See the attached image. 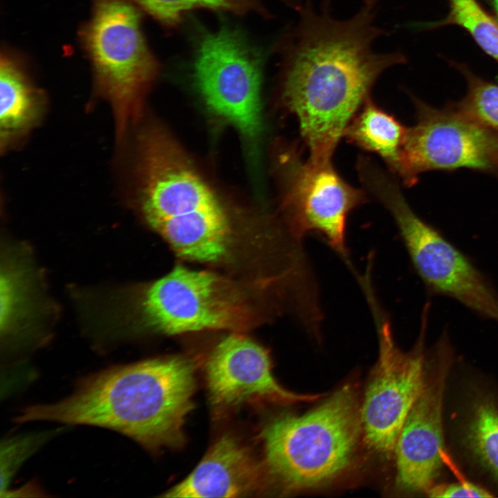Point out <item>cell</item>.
<instances>
[{
    "label": "cell",
    "instance_id": "obj_21",
    "mask_svg": "<svg viewBox=\"0 0 498 498\" xmlns=\"http://www.w3.org/2000/svg\"><path fill=\"white\" fill-rule=\"evenodd\" d=\"M24 270L6 267L1 275V328L8 332L25 317L29 310V297Z\"/></svg>",
    "mask_w": 498,
    "mask_h": 498
},
{
    "label": "cell",
    "instance_id": "obj_13",
    "mask_svg": "<svg viewBox=\"0 0 498 498\" xmlns=\"http://www.w3.org/2000/svg\"><path fill=\"white\" fill-rule=\"evenodd\" d=\"M210 402L227 409L255 400L295 403L317 400L319 395L290 391L275 378L269 353L250 338L230 333L212 349L205 364Z\"/></svg>",
    "mask_w": 498,
    "mask_h": 498
},
{
    "label": "cell",
    "instance_id": "obj_16",
    "mask_svg": "<svg viewBox=\"0 0 498 498\" xmlns=\"http://www.w3.org/2000/svg\"><path fill=\"white\" fill-rule=\"evenodd\" d=\"M407 131V127L369 98L350 122L344 136L359 147L376 154L398 176Z\"/></svg>",
    "mask_w": 498,
    "mask_h": 498
},
{
    "label": "cell",
    "instance_id": "obj_5",
    "mask_svg": "<svg viewBox=\"0 0 498 498\" xmlns=\"http://www.w3.org/2000/svg\"><path fill=\"white\" fill-rule=\"evenodd\" d=\"M112 305L110 324L165 335L237 331L248 326L252 318L250 306L233 282L183 266L122 293Z\"/></svg>",
    "mask_w": 498,
    "mask_h": 498
},
{
    "label": "cell",
    "instance_id": "obj_10",
    "mask_svg": "<svg viewBox=\"0 0 498 498\" xmlns=\"http://www.w3.org/2000/svg\"><path fill=\"white\" fill-rule=\"evenodd\" d=\"M285 155L283 206L290 231L299 239L311 232L320 235L352 268L347 221L367 201L365 193L346 182L331 162L304 160L293 148Z\"/></svg>",
    "mask_w": 498,
    "mask_h": 498
},
{
    "label": "cell",
    "instance_id": "obj_20",
    "mask_svg": "<svg viewBox=\"0 0 498 498\" xmlns=\"http://www.w3.org/2000/svg\"><path fill=\"white\" fill-rule=\"evenodd\" d=\"M468 82L465 97L453 109L466 119L498 133V85L463 69Z\"/></svg>",
    "mask_w": 498,
    "mask_h": 498
},
{
    "label": "cell",
    "instance_id": "obj_1",
    "mask_svg": "<svg viewBox=\"0 0 498 498\" xmlns=\"http://www.w3.org/2000/svg\"><path fill=\"white\" fill-rule=\"evenodd\" d=\"M331 0H305L283 45L282 101L299 122L308 158L331 162L346 129L387 69L405 62L399 51L377 53L385 34L374 8L353 17H333Z\"/></svg>",
    "mask_w": 498,
    "mask_h": 498
},
{
    "label": "cell",
    "instance_id": "obj_6",
    "mask_svg": "<svg viewBox=\"0 0 498 498\" xmlns=\"http://www.w3.org/2000/svg\"><path fill=\"white\" fill-rule=\"evenodd\" d=\"M362 183L392 216L411 262L432 295L455 299L498 322V292L486 275L436 228L410 208L393 176L379 166Z\"/></svg>",
    "mask_w": 498,
    "mask_h": 498
},
{
    "label": "cell",
    "instance_id": "obj_7",
    "mask_svg": "<svg viewBox=\"0 0 498 498\" xmlns=\"http://www.w3.org/2000/svg\"><path fill=\"white\" fill-rule=\"evenodd\" d=\"M141 22L139 8L130 0H92L80 33L96 84L110 100L122 133L158 67Z\"/></svg>",
    "mask_w": 498,
    "mask_h": 498
},
{
    "label": "cell",
    "instance_id": "obj_22",
    "mask_svg": "<svg viewBox=\"0 0 498 498\" xmlns=\"http://www.w3.org/2000/svg\"><path fill=\"white\" fill-rule=\"evenodd\" d=\"M48 435L16 436L5 441L1 447V492L8 491L9 483L21 464L43 443Z\"/></svg>",
    "mask_w": 498,
    "mask_h": 498
},
{
    "label": "cell",
    "instance_id": "obj_23",
    "mask_svg": "<svg viewBox=\"0 0 498 498\" xmlns=\"http://www.w3.org/2000/svg\"><path fill=\"white\" fill-rule=\"evenodd\" d=\"M427 492L431 497H491L486 489L468 481L443 483L431 486Z\"/></svg>",
    "mask_w": 498,
    "mask_h": 498
},
{
    "label": "cell",
    "instance_id": "obj_18",
    "mask_svg": "<svg viewBox=\"0 0 498 498\" xmlns=\"http://www.w3.org/2000/svg\"><path fill=\"white\" fill-rule=\"evenodd\" d=\"M450 11L441 21L430 27L454 24L468 31L480 48L498 62V21L491 17L477 0H448Z\"/></svg>",
    "mask_w": 498,
    "mask_h": 498
},
{
    "label": "cell",
    "instance_id": "obj_15",
    "mask_svg": "<svg viewBox=\"0 0 498 498\" xmlns=\"http://www.w3.org/2000/svg\"><path fill=\"white\" fill-rule=\"evenodd\" d=\"M42 94L32 82L22 59L9 50L0 59V133L8 146L27 133L42 111Z\"/></svg>",
    "mask_w": 498,
    "mask_h": 498
},
{
    "label": "cell",
    "instance_id": "obj_12",
    "mask_svg": "<svg viewBox=\"0 0 498 498\" xmlns=\"http://www.w3.org/2000/svg\"><path fill=\"white\" fill-rule=\"evenodd\" d=\"M443 333L434 350V371L408 414L394 448L395 486L400 492H427L443 464V400L451 361Z\"/></svg>",
    "mask_w": 498,
    "mask_h": 498
},
{
    "label": "cell",
    "instance_id": "obj_17",
    "mask_svg": "<svg viewBox=\"0 0 498 498\" xmlns=\"http://www.w3.org/2000/svg\"><path fill=\"white\" fill-rule=\"evenodd\" d=\"M155 19L167 26L177 25L183 15L192 10L206 8L216 11L246 14L266 12L265 0H130ZM296 9L299 0H279Z\"/></svg>",
    "mask_w": 498,
    "mask_h": 498
},
{
    "label": "cell",
    "instance_id": "obj_19",
    "mask_svg": "<svg viewBox=\"0 0 498 498\" xmlns=\"http://www.w3.org/2000/svg\"><path fill=\"white\" fill-rule=\"evenodd\" d=\"M467 439L476 456L498 478V408L492 401L475 405Z\"/></svg>",
    "mask_w": 498,
    "mask_h": 498
},
{
    "label": "cell",
    "instance_id": "obj_11",
    "mask_svg": "<svg viewBox=\"0 0 498 498\" xmlns=\"http://www.w3.org/2000/svg\"><path fill=\"white\" fill-rule=\"evenodd\" d=\"M416 122L407 128L398 176L411 186L425 172L461 167L498 174V133L454 109L416 100Z\"/></svg>",
    "mask_w": 498,
    "mask_h": 498
},
{
    "label": "cell",
    "instance_id": "obj_2",
    "mask_svg": "<svg viewBox=\"0 0 498 498\" xmlns=\"http://www.w3.org/2000/svg\"><path fill=\"white\" fill-rule=\"evenodd\" d=\"M195 389L191 360L149 359L90 375L66 398L27 407L17 419L108 428L152 451L176 448L184 443Z\"/></svg>",
    "mask_w": 498,
    "mask_h": 498
},
{
    "label": "cell",
    "instance_id": "obj_4",
    "mask_svg": "<svg viewBox=\"0 0 498 498\" xmlns=\"http://www.w3.org/2000/svg\"><path fill=\"white\" fill-rule=\"evenodd\" d=\"M360 405L348 382L303 414H282L267 422L260 437L269 490L301 492L343 475L362 440Z\"/></svg>",
    "mask_w": 498,
    "mask_h": 498
},
{
    "label": "cell",
    "instance_id": "obj_3",
    "mask_svg": "<svg viewBox=\"0 0 498 498\" xmlns=\"http://www.w3.org/2000/svg\"><path fill=\"white\" fill-rule=\"evenodd\" d=\"M138 144V198L146 221L178 256L223 260L232 229L217 196L165 133L145 130Z\"/></svg>",
    "mask_w": 498,
    "mask_h": 498
},
{
    "label": "cell",
    "instance_id": "obj_24",
    "mask_svg": "<svg viewBox=\"0 0 498 498\" xmlns=\"http://www.w3.org/2000/svg\"><path fill=\"white\" fill-rule=\"evenodd\" d=\"M498 17V0H489Z\"/></svg>",
    "mask_w": 498,
    "mask_h": 498
},
{
    "label": "cell",
    "instance_id": "obj_25",
    "mask_svg": "<svg viewBox=\"0 0 498 498\" xmlns=\"http://www.w3.org/2000/svg\"><path fill=\"white\" fill-rule=\"evenodd\" d=\"M497 21H498V19H497Z\"/></svg>",
    "mask_w": 498,
    "mask_h": 498
},
{
    "label": "cell",
    "instance_id": "obj_9",
    "mask_svg": "<svg viewBox=\"0 0 498 498\" xmlns=\"http://www.w3.org/2000/svg\"><path fill=\"white\" fill-rule=\"evenodd\" d=\"M196 84L215 114L248 139L261 129V59L237 30L223 28L204 34L194 62Z\"/></svg>",
    "mask_w": 498,
    "mask_h": 498
},
{
    "label": "cell",
    "instance_id": "obj_8",
    "mask_svg": "<svg viewBox=\"0 0 498 498\" xmlns=\"http://www.w3.org/2000/svg\"><path fill=\"white\" fill-rule=\"evenodd\" d=\"M369 302L376 321L379 349L360 405L362 440L371 450L389 457L425 383L424 342L430 304L424 306L416 345L403 352L394 341L389 322L380 315L374 296Z\"/></svg>",
    "mask_w": 498,
    "mask_h": 498
},
{
    "label": "cell",
    "instance_id": "obj_14",
    "mask_svg": "<svg viewBox=\"0 0 498 498\" xmlns=\"http://www.w3.org/2000/svg\"><path fill=\"white\" fill-rule=\"evenodd\" d=\"M269 490L263 465L237 439L224 434L193 471L164 497H243Z\"/></svg>",
    "mask_w": 498,
    "mask_h": 498
}]
</instances>
